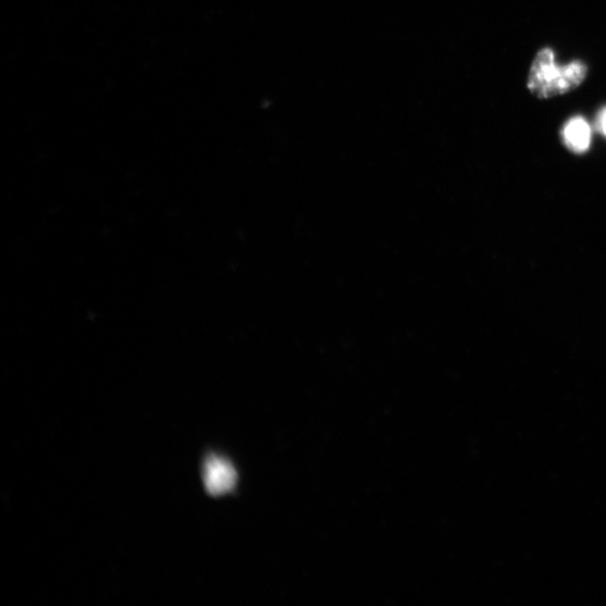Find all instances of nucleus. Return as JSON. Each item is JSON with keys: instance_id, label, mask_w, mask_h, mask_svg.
Listing matches in <instances>:
<instances>
[{"instance_id": "1", "label": "nucleus", "mask_w": 606, "mask_h": 606, "mask_svg": "<svg viewBox=\"0 0 606 606\" xmlns=\"http://www.w3.org/2000/svg\"><path fill=\"white\" fill-rule=\"evenodd\" d=\"M586 75L585 63L573 61L558 65L553 50L546 48L534 58L527 86L532 95L548 99L574 90L585 81Z\"/></svg>"}, {"instance_id": "2", "label": "nucleus", "mask_w": 606, "mask_h": 606, "mask_svg": "<svg viewBox=\"0 0 606 606\" xmlns=\"http://www.w3.org/2000/svg\"><path fill=\"white\" fill-rule=\"evenodd\" d=\"M202 479L208 494L222 496L235 488L237 472L230 460L212 454L203 461Z\"/></svg>"}, {"instance_id": "3", "label": "nucleus", "mask_w": 606, "mask_h": 606, "mask_svg": "<svg viewBox=\"0 0 606 606\" xmlns=\"http://www.w3.org/2000/svg\"><path fill=\"white\" fill-rule=\"evenodd\" d=\"M561 138L569 151L583 154L591 147L592 128L585 119L577 116L565 124L561 129Z\"/></svg>"}, {"instance_id": "4", "label": "nucleus", "mask_w": 606, "mask_h": 606, "mask_svg": "<svg viewBox=\"0 0 606 606\" xmlns=\"http://www.w3.org/2000/svg\"><path fill=\"white\" fill-rule=\"evenodd\" d=\"M596 127L598 132L606 137V106L603 107L596 118Z\"/></svg>"}]
</instances>
